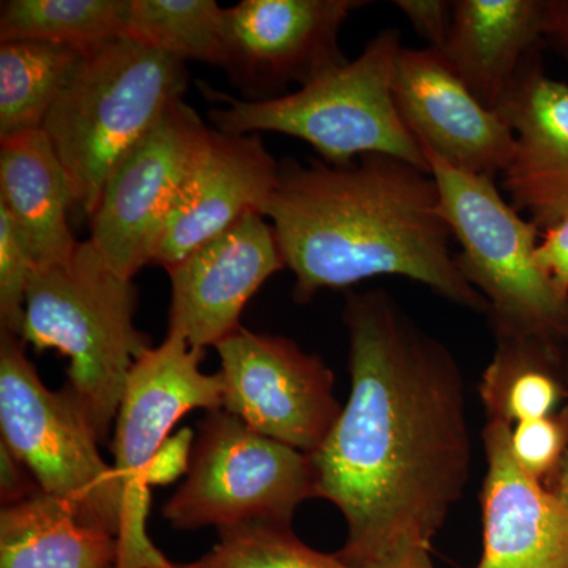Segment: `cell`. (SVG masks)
I'll list each match as a JSON object with an SVG mask.
<instances>
[{"mask_svg":"<svg viewBox=\"0 0 568 568\" xmlns=\"http://www.w3.org/2000/svg\"><path fill=\"white\" fill-rule=\"evenodd\" d=\"M351 394L312 457L316 499L346 523L335 552L349 568L432 549L465 495L473 446L465 376L383 290L347 295Z\"/></svg>","mask_w":568,"mask_h":568,"instance_id":"6da1fadb","label":"cell"},{"mask_svg":"<svg viewBox=\"0 0 568 568\" xmlns=\"http://www.w3.org/2000/svg\"><path fill=\"white\" fill-rule=\"evenodd\" d=\"M439 209L432 174L375 153L342 164L287 156L261 215L293 272L297 304L323 290L392 275L487 315V301L459 272Z\"/></svg>","mask_w":568,"mask_h":568,"instance_id":"7a4b0ae2","label":"cell"},{"mask_svg":"<svg viewBox=\"0 0 568 568\" xmlns=\"http://www.w3.org/2000/svg\"><path fill=\"white\" fill-rule=\"evenodd\" d=\"M138 290L80 241L63 263L33 267L20 338L70 361L67 387L91 414L102 444L110 439L134 362L151 336L134 324Z\"/></svg>","mask_w":568,"mask_h":568,"instance_id":"3957f363","label":"cell"},{"mask_svg":"<svg viewBox=\"0 0 568 568\" xmlns=\"http://www.w3.org/2000/svg\"><path fill=\"white\" fill-rule=\"evenodd\" d=\"M186 85L185 62L136 41L88 52L41 129L69 178L73 212L91 219L112 171Z\"/></svg>","mask_w":568,"mask_h":568,"instance_id":"277c9868","label":"cell"},{"mask_svg":"<svg viewBox=\"0 0 568 568\" xmlns=\"http://www.w3.org/2000/svg\"><path fill=\"white\" fill-rule=\"evenodd\" d=\"M402 32L384 29L364 51L295 92L265 102L216 97L209 112L224 133H280L308 142L324 162L388 155L429 173L420 144L407 130L392 92Z\"/></svg>","mask_w":568,"mask_h":568,"instance_id":"5b68a950","label":"cell"},{"mask_svg":"<svg viewBox=\"0 0 568 568\" xmlns=\"http://www.w3.org/2000/svg\"><path fill=\"white\" fill-rule=\"evenodd\" d=\"M424 155L439 190L440 215L459 245L455 261L487 301L493 334L566 346L568 297L538 264L540 227L508 203L496 179L465 173L432 152Z\"/></svg>","mask_w":568,"mask_h":568,"instance_id":"8992f818","label":"cell"},{"mask_svg":"<svg viewBox=\"0 0 568 568\" xmlns=\"http://www.w3.org/2000/svg\"><path fill=\"white\" fill-rule=\"evenodd\" d=\"M20 336L0 332V444L28 466L41 491L119 538L123 493L100 454L99 433L78 396L41 383Z\"/></svg>","mask_w":568,"mask_h":568,"instance_id":"52a82bcc","label":"cell"},{"mask_svg":"<svg viewBox=\"0 0 568 568\" xmlns=\"http://www.w3.org/2000/svg\"><path fill=\"white\" fill-rule=\"evenodd\" d=\"M308 499H316L310 455L216 409L201 420L185 481L164 504L163 517L179 530L291 526Z\"/></svg>","mask_w":568,"mask_h":568,"instance_id":"ba28073f","label":"cell"},{"mask_svg":"<svg viewBox=\"0 0 568 568\" xmlns=\"http://www.w3.org/2000/svg\"><path fill=\"white\" fill-rule=\"evenodd\" d=\"M204 353L168 332L162 345L145 351L130 369L112 435V467L123 493L118 568H175L148 532V469L190 410L223 409V377L201 369Z\"/></svg>","mask_w":568,"mask_h":568,"instance_id":"9c48e42d","label":"cell"},{"mask_svg":"<svg viewBox=\"0 0 568 568\" xmlns=\"http://www.w3.org/2000/svg\"><path fill=\"white\" fill-rule=\"evenodd\" d=\"M212 126L183 99L112 171L95 212L89 241L118 274L134 278L153 264L166 224L211 142Z\"/></svg>","mask_w":568,"mask_h":568,"instance_id":"30bf717a","label":"cell"},{"mask_svg":"<svg viewBox=\"0 0 568 568\" xmlns=\"http://www.w3.org/2000/svg\"><path fill=\"white\" fill-rule=\"evenodd\" d=\"M224 383L223 409L254 432L313 455L343 406L335 376L316 354L286 336L239 327L215 346Z\"/></svg>","mask_w":568,"mask_h":568,"instance_id":"8fae6325","label":"cell"},{"mask_svg":"<svg viewBox=\"0 0 568 568\" xmlns=\"http://www.w3.org/2000/svg\"><path fill=\"white\" fill-rule=\"evenodd\" d=\"M364 0H244L226 9L223 69L246 102L286 95L347 62L339 32Z\"/></svg>","mask_w":568,"mask_h":568,"instance_id":"7c38bea8","label":"cell"},{"mask_svg":"<svg viewBox=\"0 0 568 568\" xmlns=\"http://www.w3.org/2000/svg\"><path fill=\"white\" fill-rule=\"evenodd\" d=\"M286 268L272 223L246 213L234 226L166 268L171 283L168 332L196 349L215 347L241 327L250 298Z\"/></svg>","mask_w":568,"mask_h":568,"instance_id":"4fadbf2b","label":"cell"},{"mask_svg":"<svg viewBox=\"0 0 568 568\" xmlns=\"http://www.w3.org/2000/svg\"><path fill=\"white\" fill-rule=\"evenodd\" d=\"M392 92L399 115L422 152L465 173L496 179L510 163L515 134L432 48L403 47L395 59Z\"/></svg>","mask_w":568,"mask_h":568,"instance_id":"5bb4252c","label":"cell"},{"mask_svg":"<svg viewBox=\"0 0 568 568\" xmlns=\"http://www.w3.org/2000/svg\"><path fill=\"white\" fill-rule=\"evenodd\" d=\"M511 426L488 420L480 491V560L474 568H568V506L515 462Z\"/></svg>","mask_w":568,"mask_h":568,"instance_id":"9a60e30c","label":"cell"},{"mask_svg":"<svg viewBox=\"0 0 568 568\" xmlns=\"http://www.w3.org/2000/svg\"><path fill=\"white\" fill-rule=\"evenodd\" d=\"M496 111L515 134L504 192L544 233L568 215V84L545 74L537 52Z\"/></svg>","mask_w":568,"mask_h":568,"instance_id":"2e32d148","label":"cell"},{"mask_svg":"<svg viewBox=\"0 0 568 568\" xmlns=\"http://www.w3.org/2000/svg\"><path fill=\"white\" fill-rule=\"evenodd\" d=\"M278 175L280 162L261 134L224 133L212 126L207 152L166 224L153 264L166 271L246 213L263 212Z\"/></svg>","mask_w":568,"mask_h":568,"instance_id":"e0dca14e","label":"cell"},{"mask_svg":"<svg viewBox=\"0 0 568 568\" xmlns=\"http://www.w3.org/2000/svg\"><path fill=\"white\" fill-rule=\"evenodd\" d=\"M545 0H454L440 54L476 99L497 110L544 40Z\"/></svg>","mask_w":568,"mask_h":568,"instance_id":"ac0fdd59","label":"cell"},{"mask_svg":"<svg viewBox=\"0 0 568 568\" xmlns=\"http://www.w3.org/2000/svg\"><path fill=\"white\" fill-rule=\"evenodd\" d=\"M0 207L36 267L63 263L80 244L70 227L69 178L43 130L0 140Z\"/></svg>","mask_w":568,"mask_h":568,"instance_id":"d6986e66","label":"cell"},{"mask_svg":"<svg viewBox=\"0 0 568 568\" xmlns=\"http://www.w3.org/2000/svg\"><path fill=\"white\" fill-rule=\"evenodd\" d=\"M119 541L41 491L0 511V568H118Z\"/></svg>","mask_w":568,"mask_h":568,"instance_id":"ffe728a7","label":"cell"},{"mask_svg":"<svg viewBox=\"0 0 568 568\" xmlns=\"http://www.w3.org/2000/svg\"><path fill=\"white\" fill-rule=\"evenodd\" d=\"M495 339V354L478 386L488 420L515 426L559 413L568 399L564 347L517 335Z\"/></svg>","mask_w":568,"mask_h":568,"instance_id":"44dd1931","label":"cell"},{"mask_svg":"<svg viewBox=\"0 0 568 568\" xmlns=\"http://www.w3.org/2000/svg\"><path fill=\"white\" fill-rule=\"evenodd\" d=\"M85 55L44 41H0V140L43 129Z\"/></svg>","mask_w":568,"mask_h":568,"instance_id":"7402d4cb","label":"cell"},{"mask_svg":"<svg viewBox=\"0 0 568 568\" xmlns=\"http://www.w3.org/2000/svg\"><path fill=\"white\" fill-rule=\"evenodd\" d=\"M129 0H6L0 41L33 40L92 52L123 39Z\"/></svg>","mask_w":568,"mask_h":568,"instance_id":"603a6c76","label":"cell"},{"mask_svg":"<svg viewBox=\"0 0 568 568\" xmlns=\"http://www.w3.org/2000/svg\"><path fill=\"white\" fill-rule=\"evenodd\" d=\"M123 39L181 62L222 67L226 9L215 0H129Z\"/></svg>","mask_w":568,"mask_h":568,"instance_id":"cb8c5ba5","label":"cell"},{"mask_svg":"<svg viewBox=\"0 0 568 568\" xmlns=\"http://www.w3.org/2000/svg\"><path fill=\"white\" fill-rule=\"evenodd\" d=\"M175 568H349L335 555L308 547L291 526L245 525L219 530L203 558Z\"/></svg>","mask_w":568,"mask_h":568,"instance_id":"d4e9b609","label":"cell"},{"mask_svg":"<svg viewBox=\"0 0 568 568\" xmlns=\"http://www.w3.org/2000/svg\"><path fill=\"white\" fill-rule=\"evenodd\" d=\"M510 448L518 466L547 485L568 450V405L552 416L511 426Z\"/></svg>","mask_w":568,"mask_h":568,"instance_id":"484cf974","label":"cell"},{"mask_svg":"<svg viewBox=\"0 0 568 568\" xmlns=\"http://www.w3.org/2000/svg\"><path fill=\"white\" fill-rule=\"evenodd\" d=\"M33 267L31 254L9 213L0 207V327L9 334L21 335Z\"/></svg>","mask_w":568,"mask_h":568,"instance_id":"4316f807","label":"cell"},{"mask_svg":"<svg viewBox=\"0 0 568 568\" xmlns=\"http://www.w3.org/2000/svg\"><path fill=\"white\" fill-rule=\"evenodd\" d=\"M396 9L405 14L417 36L432 50L440 51L450 31L454 2L447 0H395Z\"/></svg>","mask_w":568,"mask_h":568,"instance_id":"83f0119b","label":"cell"},{"mask_svg":"<svg viewBox=\"0 0 568 568\" xmlns=\"http://www.w3.org/2000/svg\"><path fill=\"white\" fill-rule=\"evenodd\" d=\"M196 436L193 429L182 428L164 440L148 469L149 487L170 485L189 473Z\"/></svg>","mask_w":568,"mask_h":568,"instance_id":"f1b7e54d","label":"cell"},{"mask_svg":"<svg viewBox=\"0 0 568 568\" xmlns=\"http://www.w3.org/2000/svg\"><path fill=\"white\" fill-rule=\"evenodd\" d=\"M537 261L559 293L568 297V215L541 233Z\"/></svg>","mask_w":568,"mask_h":568,"instance_id":"f546056e","label":"cell"},{"mask_svg":"<svg viewBox=\"0 0 568 568\" xmlns=\"http://www.w3.org/2000/svg\"><path fill=\"white\" fill-rule=\"evenodd\" d=\"M39 481L24 463L0 444V500L2 507L14 506L29 497L39 495Z\"/></svg>","mask_w":568,"mask_h":568,"instance_id":"4dcf8cb0","label":"cell"},{"mask_svg":"<svg viewBox=\"0 0 568 568\" xmlns=\"http://www.w3.org/2000/svg\"><path fill=\"white\" fill-rule=\"evenodd\" d=\"M544 40L568 65V0H545Z\"/></svg>","mask_w":568,"mask_h":568,"instance_id":"1f68e13d","label":"cell"},{"mask_svg":"<svg viewBox=\"0 0 568 568\" xmlns=\"http://www.w3.org/2000/svg\"><path fill=\"white\" fill-rule=\"evenodd\" d=\"M564 372H566V379L568 384V342L567 345L564 346ZM547 487L555 493L556 496H559L560 499L568 506V450L566 457H564L562 463H560L558 473L552 476L551 480L548 481Z\"/></svg>","mask_w":568,"mask_h":568,"instance_id":"d6a6232c","label":"cell"},{"mask_svg":"<svg viewBox=\"0 0 568 568\" xmlns=\"http://www.w3.org/2000/svg\"><path fill=\"white\" fill-rule=\"evenodd\" d=\"M377 568H435V566H433L432 558H429V552L424 551L407 556V558L402 560H396L390 566Z\"/></svg>","mask_w":568,"mask_h":568,"instance_id":"836d02e7","label":"cell"}]
</instances>
